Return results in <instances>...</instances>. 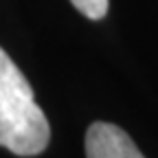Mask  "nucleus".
I'll use <instances>...</instances> for the list:
<instances>
[{
	"label": "nucleus",
	"mask_w": 158,
	"mask_h": 158,
	"mask_svg": "<svg viewBox=\"0 0 158 158\" xmlns=\"http://www.w3.org/2000/svg\"><path fill=\"white\" fill-rule=\"evenodd\" d=\"M86 158H145L125 130L97 121L86 132Z\"/></svg>",
	"instance_id": "f03ea898"
},
{
	"label": "nucleus",
	"mask_w": 158,
	"mask_h": 158,
	"mask_svg": "<svg viewBox=\"0 0 158 158\" xmlns=\"http://www.w3.org/2000/svg\"><path fill=\"white\" fill-rule=\"evenodd\" d=\"M48 141V121L27 77L0 48V145L18 156H35Z\"/></svg>",
	"instance_id": "f257e3e1"
},
{
	"label": "nucleus",
	"mask_w": 158,
	"mask_h": 158,
	"mask_svg": "<svg viewBox=\"0 0 158 158\" xmlns=\"http://www.w3.org/2000/svg\"><path fill=\"white\" fill-rule=\"evenodd\" d=\"M73 7L90 20H101L108 13L110 0H70Z\"/></svg>",
	"instance_id": "7ed1b4c3"
}]
</instances>
